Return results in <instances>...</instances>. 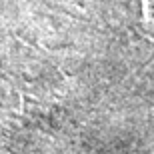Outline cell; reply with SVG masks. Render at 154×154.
<instances>
[{
  "label": "cell",
  "mask_w": 154,
  "mask_h": 154,
  "mask_svg": "<svg viewBox=\"0 0 154 154\" xmlns=\"http://www.w3.org/2000/svg\"><path fill=\"white\" fill-rule=\"evenodd\" d=\"M138 6H140V16H142V22L148 26L150 22H152V14H150V10H152V0H134Z\"/></svg>",
  "instance_id": "6da1fadb"
}]
</instances>
